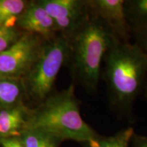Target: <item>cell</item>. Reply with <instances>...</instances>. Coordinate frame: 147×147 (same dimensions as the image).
I'll use <instances>...</instances> for the list:
<instances>
[{"label": "cell", "mask_w": 147, "mask_h": 147, "mask_svg": "<svg viewBox=\"0 0 147 147\" xmlns=\"http://www.w3.org/2000/svg\"><path fill=\"white\" fill-rule=\"evenodd\" d=\"M54 20L56 29L69 41L91 15L87 1L79 0H42L38 1Z\"/></svg>", "instance_id": "cell-5"}, {"label": "cell", "mask_w": 147, "mask_h": 147, "mask_svg": "<svg viewBox=\"0 0 147 147\" xmlns=\"http://www.w3.org/2000/svg\"><path fill=\"white\" fill-rule=\"evenodd\" d=\"M116 40L117 38L91 13L69 40V57L72 60L74 76L90 93L97 91L102 75V63Z\"/></svg>", "instance_id": "cell-3"}, {"label": "cell", "mask_w": 147, "mask_h": 147, "mask_svg": "<svg viewBox=\"0 0 147 147\" xmlns=\"http://www.w3.org/2000/svg\"><path fill=\"white\" fill-rule=\"evenodd\" d=\"M17 25L29 32L50 36L57 31L54 20L39 3H33L23 11Z\"/></svg>", "instance_id": "cell-8"}, {"label": "cell", "mask_w": 147, "mask_h": 147, "mask_svg": "<svg viewBox=\"0 0 147 147\" xmlns=\"http://www.w3.org/2000/svg\"><path fill=\"white\" fill-rule=\"evenodd\" d=\"M125 1H87L91 13L98 18L117 40L123 42L129 40L132 32L126 14Z\"/></svg>", "instance_id": "cell-7"}, {"label": "cell", "mask_w": 147, "mask_h": 147, "mask_svg": "<svg viewBox=\"0 0 147 147\" xmlns=\"http://www.w3.org/2000/svg\"><path fill=\"white\" fill-rule=\"evenodd\" d=\"M19 138L23 147H59L62 142L50 134L29 128H25Z\"/></svg>", "instance_id": "cell-12"}, {"label": "cell", "mask_w": 147, "mask_h": 147, "mask_svg": "<svg viewBox=\"0 0 147 147\" xmlns=\"http://www.w3.org/2000/svg\"><path fill=\"white\" fill-rule=\"evenodd\" d=\"M27 119L26 110L21 106L0 110V139L19 138L25 129Z\"/></svg>", "instance_id": "cell-9"}, {"label": "cell", "mask_w": 147, "mask_h": 147, "mask_svg": "<svg viewBox=\"0 0 147 147\" xmlns=\"http://www.w3.org/2000/svg\"><path fill=\"white\" fill-rule=\"evenodd\" d=\"M24 10L25 1L22 0H0V27H12Z\"/></svg>", "instance_id": "cell-13"}, {"label": "cell", "mask_w": 147, "mask_h": 147, "mask_svg": "<svg viewBox=\"0 0 147 147\" xmlns=\"http://www.w3.org/2000/svg\"><path fill=\"white\" fill-rule=\"evenodd\" d=\"M25 128L44 131L61 141L85 143L98 135L82 118L73 84L49 97L28 117Z\"/></svg>", "instance_id": "cell-2"}, {"label": "cell", "mask_w": 147, "mask_h": 147, "mask_svg": "<svg viewBox=\"0 0 147 147\" xmlns=\"http://www.w3.org/2000/svg\"><path fill=\"white\" fill-rule=\"evenodd\" d=\"M136 37V43L140 46L147 53V28L133 31Z\"/></svg>", "instance_id": "cell-16"}, {"label": "cell", "mask_w": 147, "mask_h": 147, "mask_svg": "<svg viewBox=\"0 0 147 147\" xmlns=\"http://www.w3.org/2000/svg\"><path fill=\"white\" fill-rule=\"evenodd\" d=\"M0 144L2 147H23L20 138H7L0 139Z\"/></svg>", "instance_id": "cell-17"}, {"label": "cell", "mask_w": 147, "mask_h": 147, "mask_svg": "<svg viewBox=\"0 0 147 147\" xmlns=\"http://www.w3.org/2000/svg\"><path fill=\"white\" fill-rule=\"evenodd\" d=\"M133 147H147V136H136L134 134L133 138Z\"/></svg>", "instance_id": "cell-18"}, {"label": "cell", "mask_w": 147, "mask_h": 147, "mask_svg": "<svg viewBox=\"0 0 147 147\" xmlns=\"http://www.w3.org/2000/svg\"><path fill=\"white\" fill-rule=\"evenodd\" d=\"M144 87H145V90H146V96H147V78H146V83H145V86H144Z\"/></svg>", "instance_id": "cell-19"}, {"label": "cell", "mask_w": 147, "mask_h": 147, "mask_svg": "<svg viewBox=\"0 0 147 147\" xmlns=\"http://www.w3.org/2000/svg\"><path fill=\"white\" fill-rule=\"evenodd\" d=\"M40 50L35 37H21L9 49L0 53V78L16 79L26 73L34 64Z\"/></svg>", "instance_id": "cell-6"}, {"label": "cell", "mask_w": 147, "mask_h": 147, "mask_svg": "<svg viewBox=\"0 0 147 147\" xmlns=\"http://www.w3.org/2000/svg\"><path fill=\"white\" fill-rule=\"evenodd\" d=\"M103 78L110 107L121 115H131L147 78V53L138 44L116 40L106 53Z\"/></svg>", "instance_id": "cell-1"}, {"label": "cell", "mask_w": 147, "mask_h": 147, "mask_svg": "<svg viewBox=\"0 0 147 147\" xmlns=\"http://www.w3.org/2000/svg\"><path fill=\"white\" fill-rule=\"evenodd\" d=\"M125 10L132 32L147 28V0H126Z\"/></svg>", "instance_id": "cell-11"}, {"label": "cell", "mask_w": 147, "mask_h": 147, "mask_svg": "<svg viewBox=\"0 0 147 147\" xmlns=\"http://www.w3.org/2000/svg\"><path fill=\"white\" fill-rule=\"evenodd\" d=\"M21 93V87L15 79L0 78V107H10L18 100Z\"/></svg>", "instance_id": "cell-14"}, {"label": "cell", "mask_w": 147, "mask_h": 147, "mask_svg": "<svg viewBox=\"0 0 147 147\" xmlns=\"http://www.w3.org/2000/svg\"><path fill=\"white\" fill-rule=\"evenodd\" d=\"M134 135L132 127L123 129L110 136L97 135L85 142L86 147H129Z\"/></svg>", "instance_id": "cell-10"}, {"label": "cell", "mask_w": 147, "mask_h": 147, "mask_svg": "<svg viewBox=\"0 0 147 147\" xmlns=\"http://www.w3.org/2000/svg\"><path fill=\"white\" fill-rule=\"evenodd\" d=\"M19 38L18 32L12 27H0V53L9 49Z\"/></svg>", "instance_id": "cell-15"}, {"label": "cell", "mask_w": 147, "mask_h": 147, "mask_svg": "<svg viewBox=\"0 0 147 147\" xmlns=\"http://www.w3.org/2000/svg\"><path fill=\"white\" fill-rule=\"evenodd\" d=\"M69 40L61 35L40 50L27 79V89L32 96L38 100L47 97L59 71L69 59Z\"/></svg>", "instance_id": "cell-4"}]
</instances>
